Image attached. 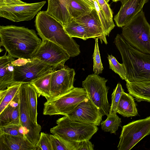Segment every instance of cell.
I'll return each instance as SVG.
<instances>
[{"label": "cell", "mask_w": 150, "mask_h": 150, "mask_svg": "<svg viewBox=\"0 0 150 150\" xmlns=\"http://www.w3.org/2000/svg\"><path fill=\"white\" fill-rule=\"evenodd\" d=\"M0 39L8 54L25 59H31L42 42L34 30L14 25L0 26Z\"/></svg>", "instance_id": "6da1fadb"}, {"label": "cell", "mask_w": 150, "mask_h": 150, "mask_svg": "<svg viewBox=\"0 0 150 150\" xmlns=\"http://www.w3.org/2000/svg\"><path fill=\"white\" fill-rule=\"evenodd\" d=\"M127 73L126 82H150V54L142 53L131 46L121 35L114 40Z\"/></svg>", "instance_id": "7a4b0ae2"}, {"label": "cell", "mask_w": 150, "mask_h": 150, "mask_svg": "<svg viewBox=\"0 0 150 150\" xmlns=\"http://www.w3.org/2000/svg\"><path fill=\"white\" fill-rule=\"evenodd\" d=\"M35 25L42 40H47L57 45L70 57H75L80 53L79 45L66 33L63 26L46 11H40L37 14Z\"/></svg>", "instance_id": "3957f363"}, {"label": "cell", "mask_w": 150, "mask_h": 150, "mask_svg": "<svg viewBox=\"0 0 150 150\" xmlns=\"http://www.w3.org/2000/svg\"><path fill=\"white\" fill-rule=\"evenodd\" d=\"M56 123L57 125L50 129V133L66 142L90 140L98 130L97 126L75 121L66 116L58 119Z\"/></svg>", "instance_id": "277c9868"}, {"label": "cell", "mask_w": 150, "mask_h": 150, "mask_svg": "<svg viewBox=\"0 0 150 150\" xmlns=\"http://www.w3.org/2000/svg\"><path fill=\"white\" fill-rule=\"evenodd\" d=\"M121 35L132 47L150 54V25L143 9L122 27Z\"/></svg>", "instance_id": "5b68a950"}, {"label": "cell", "mask_w": 150, "mask_h": 150, "mask_svg": "<svg viewBox=\"0 0 150 150\" xmlns=\"http://www.w3.org/2000/svg\"><path fill=\"white\" fill-rule=\"evenodd\" d=\"M87 97L84 88L74 87L62 96L47 101L44 104L43 113L45 115L67 116Z\"/></svg>", "instance_id": "8992f818"}, {"label": "cell", "mask_w": 150, "mask_h": 150, "mask_svg": "<svg viewBox=\"0 0 150 150\" xmlns=\"http://www.w3.org/2000/svg\"><path fill=\"white\" fill-rule=\"evenodd\" d=\"M14 72L13 84L16 83H31L52 72V68L37 59H18L13 61Z\"/></svg>", "instance_id": "52a82bcc"}, {"label": "cell", "mask_w": 150, "mask_h": 150, "mask_svg": "<svg viewBox=\"0 0 150 150\" xmlns=\"http://www.w3.org/2000/svg\"><path fill=\"white\" fill-rule=\"evenodd\" d=\"M107 81L94 74L88 75L82 83L88 97L99 108L103 116L109 114L110 107L108 99L109 88L106 85Z\"/></svg>", "instance_id": "ba28073f"}, {"label": "cell", "mask_w": 150, "mask_h": 150, "mask_svg": "<svg viewBox=\"0 0 150 150\" xmlns=\"http://www.w3.org/2000/svg\"><path fill=\"white\" fill-rule=\"evenodd\" d=\"M150 134V116L132 121L122 127L117 149L129 150Z\"/></svg>", "instance_id": "9c48e42d"}, {"label": "cell", "mask_w": 150, "mask_h": 150, "mask_svg": "<svg viewBox=\"0 0 150 150\" xmlns=\"http://www.w3.org/2000/svg\"><path fill=\"white\" fill-rule=\"evenodd\" d=\"M70 57L60 46L50 41L42 40L32 59H37L55 69L64 66Z\"/></svg>", "instance_id": "30bf717a"}, {"label": "cell", "mask_w": 150, "mask_h": 150, "mask_svg": "<svg viewBox=\"0 0 150 150\" xmlns=\"http://www.w3.org/2000/svg\"><path fill=\"white\" fill-rule=\"evenodd\" d=\"M20 124L25 131V136L36 146L40 135L41 127L35 123L30 113L27 104L25 83H21L19 90Z\"/></svg>", "instance_id": "8fae6325"}, {"label": "cell", "mask_w": 150, "mask_h": 150, "mask_svg": "<svg viewBox=\"0 0 150 150\" xmlns=\"http://www.w3.org/2000/svg\"><path fill=\"white\" fill-rule=\"evenodd\" d=\"M75 74L74 69L66 66L53 69L51 77L50 100L62 96L74 87Z\"/></svg>", "instance_id": "7c38bea8"}, {"label": "cell", "mask_w": 150, "mask_h": 150, "mask_svg": "<svg viewBox=\"0 0 150 150\" xmlns=\"http://www.w3.org/2000/svg\"><path fill=\"white\" fill-rule=\"evenodd\" d=\"M46 2L27 3L0 7V16L14 22L29 21L33 19Z\"/></svg>", "instance_id": "4fadbf2b"}, {"label": "cell", "mask_w": 150, "mask_h": 150, "mask_svg": "<svg viewBox=\"0 0 150 150\" xmlns=\"http://www.w3.org/2000/svg\"><path fill=\"white\" fill-rule=\"evenodd\" d=\"M66 116L75 121L98 126L100 124L103 115L88 97Z\"/></svg>", "instance_id": "5bb4252c"}, {"label": "cell", "mask_w": 150, "mask_h": 150, "mask_svg": "<svg viewBox=\"0 0 150 150\" xmlns=\"http://www.w3.org/2000/svg\"><path fill=\"white\" fill-rule=\"evenodd\" d=\"M81 23L86 28L90 38L99 39L101 43L108 42L97 12L95 9L79 18L75 19Z\"/></svg>", "instance_id": "9a60e30c"}, {"label": "cell", "mask_w": 150, "mask_h": 150, "mask_svg": "<svg viewBox=\"0 0 150 150\" xmlns=\"http://www.w3.org/2000/svg\"><path fill=\"white\" fill-rule=\"evenodd\" d=\"M148 0H128L114 17L117 25L122 27L131 21L143 9Z\"/></svg>", "instance_id": "2e32d148"}, {"label": "cell", "mask_w": 150, "mask_h": 150, "mask_svg": "<svg viewBox=\"0 0 150 150\" xmlns=\"http://www.w3.org/2000/svg\"><path fill=\"white\" fill-rule=\"evenodd\" d=\"M26 137L0 134V150H36Z\"/></svg>", "instance_id": "e0dca14e"}, {"label": "cell", "mask_w": 150, "mask_h": 150, "mask_svg": "<svg viewBox=\"0 0 150 150\" xmlns=\"http://www.w3.org/2000/svg\"><path fill=\"white\" fill-rule=\"evenodd\" d=\"M5 54L0 57V91L13 84L14 57Z\"/></svg>", "instance_id": "ac0fdd59"}, {"label": "cell", "mask_w": 150, "mask_h": 150, "mask_svg": "<svg viewBox=\"0 0 150 150\" xmlns=\"http://www.w3.org/2000/svg\"><path fill=\"white\" fill-rule=\"evenodd\" d=\"M46 12L65 27L73 19L68 10L66 5L60 0H48Z\"/></svg>", "instance_id": "d6986e66"}, {"label": "cell", "mask_w": 150, "mask_h": 150, "mask_svg": "<svg viewBox=\"0 0 150 150\" xmlns=\"http://www.w3.org/2000/svg\"><path fill=\"white\" fill-rule=\"evenodd\" d=\"M18 93L0 113V127L11 124H21Z\"/></svg>", "instance_id": "ffe728a7"}, {"label": "cell", "mask_w": 150, "mask_h": 150, "mask_svg": "<svg viewBox=\"0 0 150 150\" xmlns=\"http://www.w3.org/2000/svg\"><path fill=\"white\" fill-rule=\"evenodd\" d=\"M126 82L129 93L137 101L150 103V82Z\"/></svg>", "instance_id": "44dd1931"}, {"label": "cell", "mask_w": 150, "mask_h": 150, "mask_svg": "<svg viewBox=\"0 0 150 150\" xmlns=\"http://www.w3.org/2000/svg\"><path fill=\"white\" fill-rule=\"evenodd\" d=\"M67 8L70 16L74 19L88 14L95 9L94 5L87 0H69Z\"/></svg>", "instance_id": "7402d4cb"}, {"label": "cell", "mask_w": 150, "mask_h": 150, "mask_svg": "<svg viewBox=\"0 0 150 150\" xmlns=\"http://www.w3.org/2000/svg\"><path fill=\"white\" fill-rule=\"evenodd\" d=\"M117 113L124 117L135 116L138 112L133 96L124 92L120 98L117 108Z\"/></svg>", "instance_id": "603a6c76"}, {"label": "cell", "mask_w": 150, "mask_h": 150, "mask_svg": "<svg viewBox=\"0 0 150 150\" xmlns=\"http://www.w3.org/2000/svg\"><path fill=\"white\" fill-rule=\"evenodd\" d=\"M52 72L39 78L30 84L36 90L39 97H44L48 101L51 99L50 93Z\"/></svg>", "instance_id": "cb8c5ba5"}, {"label": "cell", "mask_w": 150, "mask_h": 150, "mask_svg": "<svg viewBox=\"0 0 150 150\" xmlns=\"http://www.w3.org/2000/svg\"><path fill=\"white\" fill-rule=\"evenodd\" d=\"M27 101L30 115L34 122L38 123L37 98L38 93L30 83H25Z\"/></svg>", "instance_id": "d4e9b609"}, {"label": "cell", "mask_w": 150, "mask_h": 150, "mask_svg": "<svg viewBox=\"0 0 150 150\" xmlns=\"http://www.w3.org/2000/svg\"><path fill=\"white\" fill-rule=\"evenodd\" d=\"M64 28L66 33L71 38H77L84 40L90 38L83 24L74 19Z\"/></svg>", "instance_id": "484cf974"}, {"label": "cell", "mask_w": 150, "mask_h": 150, "mask_svg": "<svg viewBox=\"0 0 150 150\" xmlns=\"http://www.w3.org/2000/svg\"><path fill=\"white\" fill-rule=\"evenodd\" d=\"M21 83H14L3 91H0V113L18 93Z\"/></svg>", "instance_id": "4316f807"}, {"label": "cell", "mask_w": 150, "mask_h": 150, "mask_svg": "<svg viewBox=\"0 0 150 150\" xmlns=\"http://www.w3.org/2000/svg\"><path fill=\"white\" fill-rule=\"evenodd\" d=\"M107 118L102 121L100 125L102 130L105 132L115 134L119 127L120 126L121 119L116 114L110 115L107 116Z\"/></svg>", "instance_id": "83f0119b"}, {"label": "cell", "mask_w": 150, "mask_h": 150, "mask_svg": "<svg viewBox=\"0 0 150 150\" xmlns=\"http://www.w3.org/2000/svg\"><path fill=\"white\" fill-rule=\"evenodd\" d=\"M95 9L98 14L101 23L105 36H109L111 30L114 28L115 25L113 21L108 18L102 10L96 0L94 1Z\"/></svg>", "instance_id": "f1b7e54d"}, {"label": "cell", "mask_w": 150, "mask_h": 150, "mask_svg": "<svg viewBox=\"0 0 150 150\" xmlns=\"http://www.w3.org/2000/svg\"><path fill=\"white\" fill-rule=\"evenodd\" d=\"M50 137L53 150H77L79 142H65L52 134Z\"/></svg>", "instance_id": "f546056e"}, {"label": "cell", "mask_w": 150, "mask_h": 150, "mask_svg": "<svg viewBox=\"0 0 150 150\" xmlns=\"http://www.w3.org/2000/svg\"><path fill=\"white\" fill-rule=\"evenodd\" d=\"M108 59L110 68L118 74L122 79L125 81L127 79V73L123 64L120 63L115 57L112 55H108Z\"/></svg>", "instance_id": "4dcf8cb0"}, {"label": "cell", "mask_w": 150, "mask_h": 150, "mask_svg": "<svg viewBox=\"0 0 150 150\" xmlns=\"http://www.w3.org/2000/svg\"><path fill=\"white\" fill-rule=\"evenodd\" d=\"M124 92L121 84L120 83H118L112 94L111 104L109 114H115L117 113V107L121 95Z\"/></svg>", "instance_id": "1f68e13d"}, {"label": "cell", "mask_w": 150, "mask_h": 150, "mask_svg": "<svg viewBox=\"0 0 150 150\" xmlns=\"http://www.w3.org/2000/svg\"><path fill=\"white\" fill-rule=\"evenodd\" d=\"M1 134L26 137L25 129L21 124H11L0 127V134Z\"/></svg>", "instance_id": "d6a6232c"}, {"label": "cell", "mask_w": 150, "mask_h": 150, "mask_svg": "<svg viewBox=\"0 0 150 150\" xmlns=\"http://www.w3.org/2000/svg\"><path fill=\"white\" fill-rule=\"evenodd\" d=\"M98 38L95 39V42L94 51L93 55V71L94 74H99L102 73L103 68L101 61Z\"/></svg>", "instance_id": "836d02e7"}, {"label": "cell", "mask_w": 150, "mask_h": 150, "mask_svg": "<svg viewBox=\"0 0 150 150\" xmlns=\"http://www.w3.org/2000/svg\"><path fill=\"white\" fill-rule=\"evenodd\" d=\"M36 146L37 150H53L50 134L41 132L40 137Z\"/></svg>", "instance_id": "e575fe53"}, {"label": "cell", "mask_w": 150, "mask_h": 150, "mask_svg": "<svg viewBox=\"0 0 150 150\" xmlns=\"http://www.w3.org/2000/svg\"><path fill=\"white\" fill-rule=\"evenodd\" d=\"M101 9L107 17L113 21V13L108 2L110 0H96Z\"/></svg>", "instance_id": "d590c367"}, {"label": "cell", "mask_w": 150, "mask_h": 150, "mask_svg": "<svg viewBox=\"0 0 150 150\" xmlns=\"http://www.w3.org/2000/svg\"><path fill=\"white\" fill-rule=\"evenodd\" d=\"M89 140H85L79 142L77 150H94V145Z\"/></svg>", "instance_id": "8d00e7d4"}, {"label": "cell", "mask_w": 150, "mask_h": 150, "mask_svg": "<svg viewBox=\"0 0 150 150\" xmlns=\"http://www.w3.org/2000/svg\"><path fill=\"white\" fill-rule=\"evenodd\" d=\"M26 3L21 0H0V7L24 4Z\"/></svg>", "instance_id": "74e56055"}, {"label": "cell", "mask_w": 150, "mask_h": 150, "mask_svg": "<svg viewBox=\"0 0 150 150\" xmlns=\"http://www.w3.org/2000/svg\"><path fill=\"white\" fill-rule=\"evenodd\" d=\"M128 0H120V1L122 5H124L127 1Z\"/></svg>", "instance_id": "f35d334b"}, {"label": "cell", "mask_w": 150, "mask_h": 150, "mask_svg": "<svg viewBox=\"0 0 150 150\" xmlns=\"http://www.w3.org/2000/svg\"><path fill=\"white\" fill-rule=\"evenodd\" d=\"M88 1L91 3L93 5H94V1L95 0H87Z\"/></svg>", "instance_id": "ab89813d"}, {"label": "cell", "mask_w": 150, "mask_h": 150, "mask_svg": "<svg viewBox=\"0 0 150 150\" xmlns=\"http://www.w3.org/2000/svg\"><path fill=\"white\" fill-rule=\"evenodd\" d=\"M64 1L66 3L67 5L68 4V3L69 1V0H62Z\"/></svg>", "instance_id": "60d3db41"}, {"label": "cell", "mask_w": 150, "mask_h": 150, "mask_svg": "<svg viewBox=\"0 0 150 150\" xmlns=\"http://www.w3.org/2000/svg\"><path fill=\"white\" fill-rule=\"evenodd\" d=\"M112 1L114 2H117L118 1H120V0H112Z\"/></svg>", "instance_id": "b9f144b4"}]
</instances>
